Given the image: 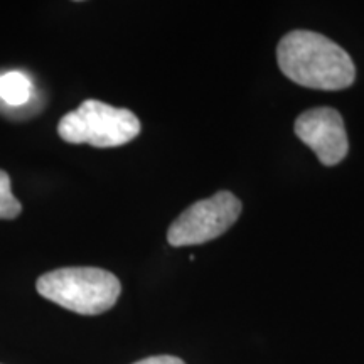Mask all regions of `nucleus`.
<instances>
[{"mask_svg": "<svg viewBox=\"0 0 364 364\" xmlns=\"http://www.w3.org/2000/svg\"><path fill=\"white\" fill-rule=\"evenodd\" d=\"M33 85L24 73L9 71L0 75V102L9 107H22L29 102Z\"/></svg>", "mask_w": 364, "mask_h": 364, "instance_id": "obj_6", "label": "nucleus"}, {"mask_svg": "<svg viewBox=\"0 0 364 364\" xmlns=\"http://www.w3.org/2000/svg\"><path fill=\"white\" fill-rule=\"evenodd\" d=\"M280 71L304 88L338 91L349 88L356 80L351 56L326 38L312 31H292L277 48Z\"/></svg>", "mask_w": 364, "mask_h": 364, "instance_id": "obj_1", "label": "nucleus"}, {"mask_svg": "<svg viewBox=\"0 0 364 364\" xmlns=\"http://www.w3.org/2000/svg\"><path fill=\"white\" fill-rule=\"evenodd\" d=\"M295 135L327 167L338 166L348 156L349 142L344 120L334 108L317 107L304 112L295 120Z\"/></svg>", "mask_w": 364, "mask_h": 364, "instance_id": "obj_5", "label": "nucleus"}, {"mask_svg": "<svg viewBox=\"0 0 364 364\" xmlns=\"http://www.w3.org/2000/svg\"><path fill=\"white\" fill-rule=\"evenodd\" d=\"M39 295L80 316H98L115 306L120 280L97 267H66L48 272L36 282Z\"/></svg>", "mask_w": 364, "mask_h": 364, "instance_id": "obj_2", "label": "nucleus"}, {"mask_svg": "<svg viewBox=\"0 0 364 364\" xmlns=\"http://www.w3.org/2000/svg\"><path fill=\"white\" fill-rule=\"evenodd\" d=\"M140 120L127 108H115L100 100H86L59 120L58 134L68 144L120 147L140 134Z\"/></svg>", "mask_w": 364, "mask_h": 364, "instance_id": "obj_3", "label": "nucleus"}, {"mask_svg": "<svg viewBox=\"0 0 364 364\" xmlns=\"http://www.w3.org/2000/svg\"><path fill=\"white\" fill-rule=\"evenodd\" d=\"M22 213V204L11 189V177L0 169V220H14Z\"/></svg>", "mask_w": 364, "mask_h": 364, "instance_id": "obj_7", "label": "nucleus"}, {"mask_svg": "<svg viewBox=\"0 0 364 364\" xmlns=\"http://www.w3.org/2000/svg\"><path fill=\"white\" fill-rule=\"evenodd\" d=\"M134 364H186L182 359L176 356H150L145 359H140Z\"/></svg>", "mask_w": 364, "mask_h": 364, "instance_id": "obj_8", "label": "nucleus"}, {"mask_svg": "<svg viewBox=\"0 0 364 364\" xmlns=\"http://www.w3.org/2000/svg\"><path fill=\"white\" fill-rule=\"evenodd\" d=\"M241 201L230 191H220L186 209L167 231L171 247H193L220 238L241 215Z\"/></svg>", "mask_w": 364, "mask_h": 364, "instance_id": "obj_4", "label": "nucleus"}]
</instances>
